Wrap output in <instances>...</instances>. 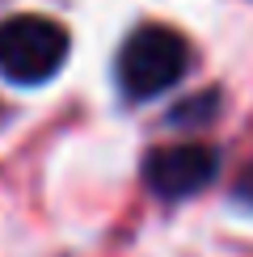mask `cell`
<instances>
[{"label":"cell","instance_id":"3957f363","mask_svg":"<svg viewBox=\"0 0 253 257\" xmlns=\"http://www.w3.org/2000/svg\"><path fill=\"white\" fill-rule=\"evenodd\" d=\"M215 173H219V156L207 144H169L148 152L144 160V181L161 198H190L203 186H211Z\"/></svg>","mask_w":253,"mask_h":257},{"label":"cell","instance_id":"277c9868","mask_svg":"<svg viewBox=\"0 0 253 257\" xmlns=\"http://www.w3.org/2000/svg\"><path fill=\"white\" fill-rule=\"evenodd\" d=\"M236 198L245 202V207H253V165H249L245 173L236 177Z\"/></svg>","mask_w":253,"mask_h":257},{"label":"cell","instance_id":"6da1fadb","mask_svg":"<svg viewBox=\"0 0 253 257\" xmlns=\"http://www.w3.org/2000/svg\"><path fill=\"white\" fill-rule=\"evenodd\" d=\"M190 68V47L177 30L169 26H140L118 51V84L126 97L144 101L177 84Z\"/></svg>","mask_w":253,"mask_h":257},{"label":"cell","instance_id":"7a4b0ae2","mask_svg":"<svg viewBox=\"0 0 253 257\" xmlns=\"http://www.w3.org/2000/svg\"><path fill=\"white\" fill-rule=\"evenodd\" d=\"M68 59V30L51 17L21 13L0 26V72L17 84L51 80Z\"/></svg>","mask_w":253,"mask_h":257}]
</instances>
